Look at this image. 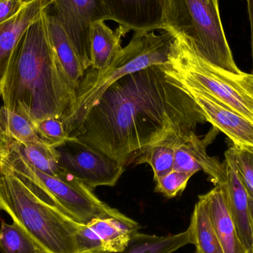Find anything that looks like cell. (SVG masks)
<instances>
[{
  "label": "cell",
  "mask_w": 253,
  "mask_h": 253,
  "mask_svg": "<svg viewBox=\"0 0 253 253\" xmlns=\"http://www.w3.org/2000/svg\"><path fill=\"white\" fill-rule=\"evenodd\" d=\"M206 122L193 99L153 65L111 84L74 138L125 168L175 129L194 131Z\"/></svg>",
  "instance_id": "1"
},
{
  "label": "cell",
  "mask_w": 253,
  "mask_h": 253,
  "mask_svg": "<svg viewBox=\"0 0 253 253\" xmlns=\"http://www.w3.org/2000/svg\"><path fill=\"white\" fill-rule=\"evenodd\" d=\"M47 10L21 39L0 92L6 108L34 123L48 117L63 120L77 99V88L50 42Z\"/></svg>",
  "instance_id": "2"
},
{
  "label": "cell",
  "mask_w": 253,
  "mask_h": 253,
  "mask_svg": "<svg viewBox=\"0 0 253 253\" xmlns=\"http://www.w3.org/2000/svg\"><path fill=\"white\" fill-rule=\"evenodd\" d=\"M0 209L47 253H83L79 223L42 190L0 165Z\"/></svg>",
  "instance_id": "3"
},
{
  "label": "cell",
  "mask_w": 253,
  "mask_h": 253,
  "mask_svg": "<svg viewBox=\"0 0 253 253\" xmlns=\"http://www.w3.org/2000/svg\"><path fill=\"white\" fill-rule=\"evenodd\" d=\"M174 37L173 33L166 31L159 35L154 31L135 32L108 68H89L77 87L74 106L62 120L69 137L75 136L89 111L111 84L128 74L166 63Z\"/></svg>",
  "instance_id": "4"
},
{
  "label": "cell",
  "mask_w": 253,
  "mask_h": 253,
  "mask_svg": "<svg viewBox=\"0 0 253 253\" xmlns=\"http://www.w3.org/2000/svg\"><path fill=\"white\" fill-rule=\"evenodd\" d=\"M174 35L162 65L167 77L205 92L253 123V74L229 72L204 57L182 34Z\"/></svg>",
  "instance_id": "5"
},
{
  "label": "cell",
  "mask_w": 253,
  "mask_h": 253,
  "mask_svg": "<svg viewBox=\"0 0 253 253\" xmlns=\"http://www.w3.org/2000/svg\"><path fill=\"white\" fill-rule=\"evenodd\" d=\"M163 31L181 34L214 65L233 74L236 65L221 22L219 0H164Z\"/></svg>",
  "instance_id": "6"
},
{
  "label": "cell",
  "mask_w": 253,
  "mask_h": 253,
  "mask_svg": "<svg viewBox=\"0 0 253 253\" xmlns=\"http://www.w3.org/2000/svg\"><path fill=\"white\" fill-rule=\"evenodd\" d=\"M0 165L31 181L79 223L87 224L96 218H105L136 222L101 201L91 189L73 177L45 173L31 166L17 152L6 146L0 147Z\"/></svg>",
  "instance_id": "7"
},
{
  "label": "cell",
  "mask_w": 253,
  "mask_h": 253,
  "mask_svg": "<svg viewBox=\"0 0 253 253\" xmlns=\"http://www.w3.org/2000/svg\"><path fill=\"white\" fill-rule=\"evenodd\" d=\"M56 149L61 169L91 190L101 186L114 187L126 169L117 161L77 138L70 137Z\"/></svg>",
  "instance_id": "8"
},
{
  "label": "cell",
  "mask_w": 253,
  "mask_h": 253,
  "mask_svg": "<svg viewBox=\"0 0 253 253\" xmlns=\"http://www.w3.org/2000/svg\"><path fill=\"white\" fill-rule=\"evenodd\" d=\"M52 7L87 71L90 67L92 24L112 20L109 11L101 0H53Z\"/></svg>",
  "instance_id": "9"
},
{
  "label": "cell",
  "mask_w": 253,
  "mask_h": 253,
  "mask_svg": "<svg viewBox=\"0 0 253 253\" xmlns=\"http://www.w3.org/2000/svg\"><path fill=\"white\" fill-rule=\"evenodd\" d=\"M175 82L193 99L206 122L211 123L217 130L225 134L233 145L253 150V122L224 106L205 92Z\"/></svg>",
  "instance_id": "10"
},
{
  "label": "cell",
  "mask_w": 253,
  "mask_h": 253,
  "mask_svg": "<svg viewBox=\"0 0 253 253\" xmlns=\"http://www.w3.org/2000/svg\"><path fill=\"white\" fill-rule=\"evenodd\" d=\"M217 129L210 132L204 138L194 131L186 134L180 140L174 157L173 170L196 174L203 171L215 185L224 184L227 180V165L218 159L211 157L207 152L208 144L215 138Z\"/></svg>",
  "instance_id": "11"
},
{
  "label": "cell",
  "mask_w": 253,
  "mask_h": 253,
  "mask_svg": "<svg viewBox=\"0 0 253 253\" xmlns=\"http://www.w3.org/2000/svg\"><path fill=\"white\" fill-rule=\"evenodd\" d=\"M112 21L135 32L163 30L164 0H101Z\"/></svg>",
  "instance_id": "12"
},
{
  "label": "cell",
  "mask_w": 253,
  "mask_h": 253,
  "mask_svg": "<svg viewBox=\"0 0 253 253\" xmlns=\"http://www.w3.org/2000/svg\"><path fill=\"white\" fill-rule=\"evenodd\" d=\"M53 2V0H26L20 11L0 24V92L12 56L21 39Z\"/></svg>",
  "instance_id": "13"
},
{
  "label": "cell",
  "mask_w": 253,
  "mask_h": 253,
  "mask_svg": "<svg viewBox=\"0 0 253 253\" xmlns=\"http://www.w3.org/2000/svg\"><path fill=\"white\" fill-rule=\"evenodd\" d=\"M227 180L221 184L227 208L234 221L236 231L247 252L253 250V237L250 215L249 195L239 173L232 164L226 161Z\"/></svg>",
  "instance_id": "14"
},
{
  "label": "cell",
  "mask_w": 253,
  "mask_h": 253,
  "mask_svg": "<svg viewBox=\"0 0 253 253\" xmlns=\"http://www.w3.org/2000/svg\"><path fill=\"white\" fill-rule=\"evenodd\" d=\"M205 195L211 223L224 253H248L236 231L222 187L215 185Z\"/></svg>",
  "instance_id": "15"
},
{
  "label": "cell",
  "mask_w": 253,
  "mask_h": 253,
  "mask_svg": "<svg viewBox=\"0 0 253 253\" xmlns=\"http://www.w3.org/2000/svg\"><path fill=\"white\" fill-rule=\"evenodd\" d=\"M129 31L122 25L114 31L104 21L92 24L90 68L98 71L108 68L123 49L122 39Z\"/></svg>",
  "instance_id": "16"
},
{
  "label": "cell",
  "mask_w": 253,
  "mask_h": 253,
  "mask_svg": "<svg viewBox=\"0 0 253 253\" xmlns=\"http://www.w3.org/2000/svg\"><path fill=\"white\" fill-rule=\"evenodd\" d=\"M47 25L50 42L58 60L77 90L85 71L75 47L57 16L54 13H50L49 10H47Z\"/></svg>",
  "instance_id": "17"
},
{
  "label": "cell",
  "mask_w": 253,
  "mask_h": 253,
  "mask_svg": "<svg viewBox=\"0 0 253 253\" xmlns=\"http://www.w3.org/2000/svg\"><path fill=\"white\" fill-rule=\"evenodd\" d=\"M193 131L175 129L144 150L134 163L148 164L153 171L155 181L173 169L175 150L180 140Z\"/></svg>",
  "instance_id": "18"
},
{
  "label": "cell",
  "mask_w": 253,
  "mask_h": 253,
  "mask_svg": "<svg viewBox=\"0 0 253 253\" xmlns=\"http://www.w3.org/2000/svg\"><path fill=\"white\" fill-rule=\"evenodd\" d=\"M100 242L102 251L123 252L132 236L141 228L137 222L127 223L114 218H96L89 222Z\"/></svg>",
  "instance_id": "19"
},
{
  "label": "cell",
  "mask_w": 253,
  "mask_h": 253,
  "mask_svg": "<svg viewBox=\"0 0 253 253\" xmlns=\"http://www.w3.org/2000/svg\"><path fill=\"white\" fill-rule=\"evenodd\" d=\"M2 145L17 152L31 166L45 173L56 177L68 175L59 166V153L57 149L43 140L27 143L4 141L1 146Z\"/></svg>",
  "instance_id": "20"
},
{
  "label": "cell",
  "mask_w": 253,
  "mask_h": 253,
  "mask_svg": "<svg viewBox=\"0 0 253 253\" xmlns=\"http://www.w3.org/2000/svg\"><path fill=\"white\" fill-rule=\"evenodd\" d=\"M189 228L191 231L192 245L196 247V253H224L210 218L205 195L199 196Z\"/></svg>",
  "instance_id": "21"
},
{
  "label": "cell",
  "mask_w": 253,
  "mask_h": 253,
  "mask_svg": "<svg viewBox=\"0 0 253 253\" xmlns=\"http://www.w3.org/2000/svg\"><path fill=\"white\" fill-rule=\"evenodd\" d=\"M192 242L191 231L189 227L182 233L164 236L138 232L132 236L127 248L123 252L101 251L96 253H173Z\"/></svg>",
  "instance_id": "22"
},
{
  "label": "cell",
  "mask_w": 253,
  "mask_h": 253,
  "mask_svg": "<svg viewBox=\"0 0 253 253\" xmlns=\"http://www.w3.org/2000/svg\"><path fill=\"white\" fill-rule=\"evenodd\" d=\"M0 131L3 141L27 143L42 141L33 122L22 114L10 111L4 105L0 108Z\"/></svg>",
  "instance_id": "23"
},
{
  "label": "cell",
  "mask_w": 253,
  "mask_h": 253,
  "mask_svg": "<svg viewBox=\"0 0 253 253\" xmlns=\"http://www.w3.org/2000/svg\"><path fill=\"white\" fill-rule=\"evenodd\" d=\"M1 253H47L31 236L16 223L2 221L0 227Z\"/></svg>",
  "instance_id": "24"
},
{
  "label": "cell",
  "mask_w": 253,
  "mask_h": 253,
  "mask_svg": "<svg viewBox=\"0 0 253 253\" xmlns=\"http://www.w3.org/2000/svg\"><path fill=\"white\" fill-rule=\"evenodd\" d=\"M224 155L225 160L236 168L248 195L253 199V150L232 145Z\"/></svg>",
  "instance_id": "25"
},
{
  "label": "cell",
  "mask_w": 253,
  "mask_h": 253,
  "mask_svg": "<svg viewBox=\"0 0 253 253\" xmlns=\"http://www.w3.org/2000/svg\"><path fill=\"white\" fill-rule=\"evenodd\" d=\"M34 126L39 136L56 148L70 138L61 119L48 117L34 123Z\"/></svg>",
  "instance_id": "26"
},
{
  "label": "cell",
  "mask_w": 253,
  "mask_h": 253,
  "mask_svg": "<svg viewBox=\"0 0 253 253\" xmlns=\"http://www.w3.org/2000/svg\"><path fill=\"white\" fill-rule=\"evenodd\" d=\"M193 174L173 170L156 181L155 190L162 193L168 199L176 197L182 193L188 184Z\"/></svg>",
  "instance_id": "27"
},
{
  "label": "cell",
  "mask_w": 253,
  "mask_h": 253,
  "mask_svg": "<svg viewBox=\"0 0 253 253\" xmlns=\"http://www.w3.org/2000/svg\"><path fill=\"white\" fill-rule=\"evenodd\" d=\"M26 0H0V24L13 17L22 10Z\"/></svg>",
  "instance_id": "28"
},
{
  "label": "cell",
  "mask_w": 253,
  "mask_h": 253,
  "mask_svg": "<svg viewBox=\"0 0 253 253\" xmlns=\"http://www.w3.org/2000/svg\"><path fill=\"white\" fill-rule=\"evenodd\" d=\"M248 1V13H249L250 22L251 28V48H252V58L253 65V0Z\"/></svg>",
  "instance_id": "29"
},
{
  "label": "cell",
  "mask_w": 253,
  "mask_h": 253,
  "mask_svg": "<svg viewBox=\"0 0 253 253\" xmlns=\"http://www.w3.org/2000/svg\"><path fill=\"white\" fill-rule=\"evenodd\" d=\"M250 215H251V228H252L253 237V199L249 196Z\"/></svg>",
  "instance_id": "30"
},
{
  "label": "cell",
  "mask_w": 253,
  "mask_h": 253,
  "mask_svg": "<svg viewBox=\"0 0 253 253\" xmlns=\"http://www.w3.org/2000/svg\"><path fill=\"white\" fill-rule=\"evenodd\" d=\"M3 142V137L2 135H1V131H0V146H1V144H2Z\"/></svg>",
  "instance_id": "31"
},
{
  "label": "cell",
  "mask_w": 253,
  "mask_h": 253,
  "mask_svg": "<svg viewBox=\"0 0 253 253\" xmlns=\"http://www.w3.org/2000/svg\"><path fill=\"white\" fill-rule=\"evenodd\" d=\"M248 253H253V250H252V251H249V252H248Z\"/></svg>",
  "instance_id": "32"
},
{
  "label": "cell",
  "mask_w": 253,
  "mask_h": 253,
  "mask_svg": "<svg viewBox=\"0 0 253 253\" xmlns=\"http://www.w3.org/2000/svg\"><path fill=\"white\" fill-rule=\"evenodd\" d=\"M252 74H253V71H252Z\"/></svg>",
  "instance_id": "33"
}]
</instances>
